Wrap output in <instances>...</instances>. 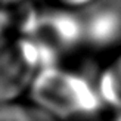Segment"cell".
<instances>
[{
	"instance_id": "obj_10",
	"label": "cell",
	"mask_w": 121,
	"mask_h": 121,
	"mask_svg": "<svg viewBox=\"0 0 121 121\" xmlns=\"http://www.w3.org/2000/svg\"><path fill=\"white\" fill-rule=\"evenodd\" d=\"M74 121H109V120L105 118L102 114H99V115H93V117H87V118H80V120H74Z\"/></svg>"
},
{
	"instance_id": "obj_1",
	"label": "cell",
	"mask_w": 121,
	"mask_h": 121,
	"mask_svg": "<svg viewBox=\"0 0 121 121\" xmlns=\"http://www.w3.org/2000/svg\"><path fill=\"white\" fill-rule=\"evenodd\" d=\"M28 100L59 121H74L104 112L96 78L60 64L44 65L28 92Z\"/></svg>"
},
{
	"instance_id": "obj_4",
	"label": "cell",
	"mask_w": 121,
	"mask_h": 121,
	"mask_svg": "<svg viewBox=\"0 0 121 121\" xmlns=\"http://www.w3.org/2000/svg\"><path fill=\"white\" fill-rule=\"evenodd\" d=\"M121 40V15L117 10L102 9L84 21V43L104 49Z\"/></svg>"
},
{
	"instance_id": "obj_3",
	"label": "cell",
	"mask_w": 121,
	"mask_h": 121,
	"mask_svg": "<svg viewBox=\"0 0 121 121\" xmlns=\"http://www.w3.org/2000/svg\"><path fill=\"white\" fill-rule=\"evenodd\" d=\"M43 66L39 52L16 34L0 41V104L22 100L28 96Z\"/></svg>"
},
{
	"instance_id": "obj_5",
	"label": "cell",
	"mask_w": 121,
	"mask_h": 121,
	"mask_svg": "<svg viewBox=\"0 0 121 121\" xmlns=\"http://www.w3.org/2000/svg\"><path fill=\"white\" fill-rule=\"evenodd\" d=\"M95 78L104 106L121 112V49L98 71Z\"/></svg>"
},
{
	"instance_id": "obj_6",
	"label": "cell",
	"mask_w": 121,
	"mask_h": 121,
	"mask_svg": "<svg viewBox=\"0 0 121 121\" xmlns=\"http://www.w3.org/2000/svg\"><path fill=\"white\" fill-rule=\"evenodd\" d=\"M0 121H59L30 100L0 104Z\"/></svg>"
},
{
	"instance_id": "obj_8",
	"label": "cell",
	"mask_w": 121,
	"mask_h": 121,
	"mask_svg": "<svg viewBox=\"0 0 121 121\" xmlns=\"http://www.w3.org/2000/svg\"><path fill=\"white\" fill-rule=\"evenodd\" d=\"M46 2L72 12H83L90 6H93L98 0H46Z\"/></svg>"
},
{
	"instance_id": "obj_2",
	"label": "cell",
	"mask_w": 121,
	"mask_h": 121,
	"mask_svg": "<svg viewBox=\"0 0 121 121\" xmlns=\"http://www.w3.org/2000/svg\"><path fill=\"white\" fill-rule=\"evenodd\" d=\"M13 31L39 52L44 65L60 64L66 55L84 44V19L78 12L49 2L28 8L15 19Z\"/></svg>"
},
{
	"instance_id": "obj_9",
	"label": "cell",
	"mask_w": 121,
	"mask_h": 121,
	"mask_svg": "<svg viewBox=\"0 0 121 121\" xmlns=\"http://www.w3.org/2000/svg\"><path fill=\"white\" fill-rule=\"evenodd\" d=\"M27 0H0V6H4L8 9H13L16 6H21L24 4Z\"/></svg>"
},
{
	"instance_id": "obj_7",
	"label": "cell",
	"mask_w": 121,
	"mask_h": 121,
	"mask_svg": "<svg viewBox=\"0 0 121 121\" xmlns=\"http://www.w3.org/2000/svg\"><path fill=\"white\" fill-rule=\"evenodd\" d=\"M13 28H15V16L12 13V9L0 6V41L9 37Z\"/></svg>"
}]
</instances>
